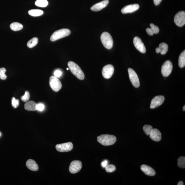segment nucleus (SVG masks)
Masks as SVG:
<instances>
[{
  "instance_id": "f257e3e1",
  "label": "nucleus",
  "mask_w": 185,
  "mask_h": 185,
  "mask_svg": "<svg viewBox=\"0 0 185 185\" xmlns=\"http://www.w3.org/2000/svg\"><path fill=\"white\" fill-rule=\"evenodd\" d=\"M68 65L71 72L77 78L80 80H83L85 79V74L77 64L70 61L68 62Z\"/></svg>"
},
{
  "instance_id": "f03ea898",
  "label": "nucleus",
  "mask_w": 185,
  "mask_h": 185,
  "mask_svg": "<svg viewBox=\"0 0 185 185\" xmlns=\"http://www.w3.org/2000/svg\"><path fill=\"white\" fill-rule=\"evenodd\" d=\"M116 138L114 135L103 134L98 137V141L100 144L104 146L112 145L115 143Z\"/></svg>"
},
{
  "instance_id": "7ed1b4c3",
  "label": "nucleus",
  "mask_w": 185,
  "mask_h": 185,
  "mask_svg": "<svg viewBox=\"0 0 185 185\" xmlns=\"http://www.w3.org/2000/svg\"><path fill=\"white\" fill-rule=\"evenodd\" d=\"M70 33V31L68 29H60L53 33L51 37V41L52 42L56 41L60 38L68 36Z\"/></svg>"
},
{
  "instance_id": "20e7f679",
  "label": "nucleus",
  "mask_w": 185,
  "mask_h": 185,
  "mask_svg": "<svg viewBox=\"0 0 185 185\" xmlns=\"http://www.w3.org/2000/svg\"><path fill=\"white\" fill-rule=\"evenodd\" d=\"M102 44L106 48L111 49L113 47V41L111 35L107 32H104L100 36Z\"/></svg>"
},
{
  "instance_id": "39448f33",
  "label": "nucleus",
  "mask_w": 185,
  "mask_h": 185,
  "mask_svg": "<svg viewBox=\"0 0 185 185\" xmlns=\"http://www.w3.org/2000/svg\"><path fill=\"white\" fill-rule=\"evenodd\" d=\"M49 83L51 88L56 92H57L61 88V82L55 76L50 77Z\"/></svg>"
},
{
  "instance_id": "423d86ee",
  "label": "nucleus",
  "mask_w": 185,
  "mask_h": 185,
  "mask_svg": "<svg viewBox=\"0 0 185 185\" xmlns=\"http://www.w3.org/2000/svg\"><path fill=\"white\" fill-rule=\"evenodd\" d=\"M173 68V64L171 61L169 60H167L165 62L162 66L161 70L163 76L166 77L169 76L171 74Z\"/></svg>"
},
{
  "instance_id": "0eeeda50",
  "label": "nucleus",
  "mask_w": 185,
  "mask_h": 185,
  "mask_svg": "<svg viewBox=\"0 0 185 185\" xmlns=\"http://www.w3.org/2000/svg\"><path fill=\"white\" fill-rule=\"evenodd\" d=\"M128 71L131 83L134 87H139L140 85V81L136 73L133 69L130 68L128 69Z\"/></svg>"
},
{
  "instance_id": "6e6552de",
  "label": "nucleus",
  "mask_w": 185,
  "mask_h": 185,
  "mask_svg": "<svg viewBox=\"0 0 185 185\" xmlns=\"http://www.w3.org/2000/svg\"><path fill=\"white\" fill-rule=\"evenodd\" d=\"M175 24L179 27H182L185 24V12L181 11L175 14L174 18Z\"/></svg>"
},
{
  "instance_id": "1a4fd4ad",
  "label": "nucleus",
  "mask_w": 185,
  "mask_h": 185,
  "mask_svg": "<svg viewBox=\"0 0 185 185\" xmlns=\"http://www.w3.org/2000/svg\"><path fill=\"white\" fill-rule=\"evenodd\" d=\"M114 71V68L113 65H106L103 67L102 70V76L106 79H109L112 76Z\"/></svg>"
},
{
  "instance_id": "9d476101",
  "label": "nucleus",
  "mask_w": 185,
  "mask_h": 185,
  "mask_svg": "<svg viewBox=\"0 0 185 185\" xmlns=\"http://www.w3.org/2000/svg\"><path fill=\"white\" fill-rule=\"evenodd\" d=\"M73 148V145L70 142L57 145L56 148L57 151L61 152H68L71 151Z\"/></svg>"
},
{
  "instance_id": "9b49d317",
  "label": "nucleus",
  "mask_w": 185,
  "mask_h": 185,
  "mask_svg": "<svg viewBox=\"0 0 185 185\" xmlns=\"http://www.w3.org/2000/svg\"><path fill=\"white\" fill-rule=\"evenodd\" d=\"M165 100V98L162 95H159L155 96L152 100L151 102L150 108L154 109L162 105Z\"/></svg>"
},
{
  "instance_id": "f8f14e48",
  "label": "nucleus",
  "mask_w": 185,
  "mask_h": 185,
  "mask_svg": "<svg viewBox=\"0 0 185 185\" xmlns=\"http://www.w3.org/2000/svg\"><path fill=\"white\" fill-rule=\"evenodd\" d=\"M82 163L80 161L74 160L70 164L69 168L70 172L73 174L76 173L81 169Z\"/></svg>"
},
{
  "instance_id": "ddd939ff",
  "label": "nucleus",
  "mask_w": 185,
  "mask_h": 185,
  "mask_svg": "<svg viewBox=\"0 0 185 185\" xmlns=\"http://www.w3.org/2000/svg\"><path fill=\"white\" fill-rule=\"evenodd\" d=\"M133 42L135 47L139 51L142 53H146L145 47L140 38L136 36L134 38Z\"/></svg>"
},
{
  "instance_id": "4468645a",
  "label": "nucleus",
  "mask_w": 185,
  "mask_h": 185,
  "mask_svg": "<svg viewBox=\"0 0 185 185\" xmlns=\"http://www.w3.org/2000/svg\"><path fill=\"white\" fill-rule=\"evenodd\" d=\"M140 6L138 4L130 5L124 7L121 10L123 14L130 13L138 10Z\"/></svg>"
},
{
  "instance_id": "2eb2a0df",
  "label": "nucleus",
  "mask_w": 185,
  "mask_h": 185,
  "mask_svg": "<svg viewBox=\"0 0 185 185\" xmlns=\"http://www.w3.org/2000/svg\"><path fill=\"white\" fill-rule=\"evenodd\" d=\"M109 0H104L100 2L97 3L93 5L91 8V10L94 12H98L100 11L102 9L105 8L109 4Z\"/></svg>"
},
{
  "instance_id": "dca6fc26",
  "label": "nucleus",
  "mask_w": 185,
  "mask_h": 185,
  "mask_svg": "<svg viewBox=\"0 0 185 185\" xmlns=\"http://www.w3.org/2000/svg\"><path fill=\"white\" fill-rule=\"evenodd\" d=\"M149 135L150 138L155 141L159 142L162 139L161 133L156 129H153Z\"/></svg>"
},
{
  "instance_id": "f3484780",
  "label": "nucleus",
  "mask_w": 185,
  "mask_h": 185,
  "mask_svg": "<svg viewBox=\"0 0 185 185\" xmlns=\"http://www.w3.org/2000/svg\"><path fill=\"white\" fill-rule=\"evenodd\" d=\"M141 169L146 175L153 176L156 174V172L152 168L146 165H143L141 167Z\"/></svg>"
},
{
  "instance_id": "a211bd4d",
  "label": "nucleus",
  "mask_w": 185,
  "mask_h": 185,
  "mask_svg": "<svg viewBox=\"0 0 185 185\" xmlns=\"http://www.w3.org/2000/svg\"><path fill=\"white\" fill-rule=\"evenodd\" d=\"M27 167L33 171H37L38 169V166L36 162L32 159H29L26 162Z\"/></svg>"
},
{
  "instance_id": "6ab92c4d",
  "label": "nucleus",
  "mask_w": 185,
  "mask_h": 185,
  "mask_svg": "<svg viewBox=\"0 0 185 185\" xmlns=\"http://www.w3.org/2000/svg\"><path fill=\"white\" fill-rule=\"evenodd\" d=\"M37 104L33 101L27 102L25 105V110L28 111H36L37 110Z\"/></svg>"
},
{
  "instance_id": "aec40b11",
  "label": "nucleus",
  "mask_w": 185,
  "mask_h": 185,
  "mask_svg": "<svg viewBox=\"0 0 185 185\" xmlns=\"http://www.w3.org/2000/svg\"><path fill=\"white\" fill-rule=\"evenodd\" d=\"M179 66L182 68L185 66V51H183L180 55L179 58Z\"/></svg>"
},
{
  "instance_id": "412c9836",
  "label": "nucleus",
  "mask_w": 185,
  "mask_h": 185,
  "mask_svg": "<svg viewBox=\"0 0 185 185\" xmlns=\"http://www.w3.org/2000/svg\"><path fill=\"white\" fill-rule=\"evenodd\" d=\"M160 53L162 55L166 54L168 51V45L165 43H161L159 45Z\"/></svg>"
},
{
  "instance_id": "4be33fe9",
  "label": "nucleus",
  "mask_w": 185,
  "mask_h": 185,
  "mask_svg": "<svg viewBox=\"0 0 185 185\" xmlns=\"http://www.w3.org/2000/svg\"><path fill=\"white\" fill-rule=\"evenodd\" d=\"M10 27L13 31H18L21 30L23 28V26L19 23H14L11 24Z\"/></svg>"
},
{
  "instance_id": "5701e85b",
  "label": "nucleus",
  "mask_w": 185,
  "mask_h": 185,
  "mask_svg": "<svg viewBox=\"0 0 185 185\" xmlns=\"http://www.w3.org/2000/svg\"><path fill=\"white\" fill-rule=\"evenodd\" d=\"M28 13L32 16H38L42 15L44 12L42 10H29Z\"/></svg>"
},
{
  "instance_id": "b1692460",
  "label": "nucleus",
  "mask_w": 185,
  "mask_h": 185,
  "mask_svg": "<svg viewBox=\"0 0 185 185\" xmlns=\"http://www.w3.org/2000/svg\"><path fill=\"white\" fill-rule=\"evenodd\" d=\"M38 39L37 38H34L29 41L27 43V46L29 48H32L37 44Z\"/></svg>"
},
{
  "instance_id": "393cba45",
  "label": "nucleus",
  "mask_w": 185,
  "mask_h": 185,
  "mask_svg": "<svg viewBox=\"0 0 185 185\" xmlns=\"http://www.w3.org/2000/svg\"><path fill=\"white\" fill-rule=\"evenodd\" d=\"M35 4L38 7H45L48 5V2L47 0H37L35 2Z\"/></svg>"
},
{
  "instance_id": "a878e982",
  "label": "nucleus",
  "mask_w": 185,
  "mask_h": 185,
  "mask_svg": "<svg viewBox=\"0 0 185 185\" xmlns=\"http://www.w3.org/2000/svg\"><path fill=\"white\" fill-rule=\"evenodd\" d=\"M177 166L180 168H185V157H180L177 159Z\"/></svg>"
},
{
  "instance_id": "bb28decb",
  "label": "nucleus",
  "mask_w": 185,
  "mask_h": 185,
  "mask_svg": "<svg viewBox=\"0 0 185 185\" xmlns=\"http://www.w3.org/2000/svg\"><path fill=\"white\" fill-rule=\"evenodd\" d=\"M153 129L152 127L151 126L149 125H145L143 128V129L145 133L147 135H150Z\"/></svg>"
},
{
  "instance_id": "cd10ccee",
  "label": "nucleus",
  "mask_w": 185,
  "mask_h": 185,
  "mask_svg": "<svg viewBox=\"0 0 185 185\" xmlns=\"http://www.w3.org/2000/svg\"><path fill=\"white\" fill-rule=\"evenodd\" d=\"M106 171L108 173H113L116 170V168L113 165H109L105 167Z\"/></svg>"
},
{
  "instance_id": "c85d7f7f",
  "label": "nucleus",
  "mask_w": 185,
  "mask_h": 185,
  "mask_svg": "<svg viewBox=\"0 0 185 185\" xmlns=\"http://www.w3.org/2000/svg\"><path fill=\"white\" fill-rule=\"evenodd\" d=\"M6 71V69L4 68H0V79H1L2 80L6 79L7 76L5 74Z\"/></svg>"
},
{
  "instance_id": "c756f323",
  "label": "nucleus",
  "mask_w": 185,
  "mask_h": 185,
  "mask_svg": "<svg viewBox=\"0 0 185 185\" xmlns=\"http://www.w3.org/2000/svg\"><path fill=\"white\" fill-rule=\"evenodd\" d=\"M30 93L28 91H26L25 92V94L21 97V99L23 102H27L30 99Z\"/></svg>"
},
{
  "instance_id": "7c9ffc66",
  "label": "nucleus",
  "mask_w": 185,
  "mask_h": 185,
  "mask_svg": "<svg viewBox=\"0 0 185 185\" xmlns=\"http://www.w3.org/2000/svg\"><path fill=\"white\" fill-rule=\"evenodd\" d=\"M151 28L154 34H157L159 32V27L155 25L153 23H151L150 25Z\"/></svg>"
},
{
  "instance_id": "2f4dec72",
  "label": "nucleus",
  "mask_w": 185,
  "mask_h": 185,
  "mask_svg": "<svg viewBox=\"0 0 185 185\" xmlns=\"http://www.w3.org/2000/svg\"><path fill=\"white\" fill-rule=\"evenodd\" d=\"M12 105L14 109H16L19 105V100L16 99L14 97L12 99Z\"/></svg>"
},
{
  "instance_id": "473e14b6",
  "label": "nucleus",
  "mask_w": 185,
  "mask_h": 185,
  "mask_svg": "<svg viewBox=\"0 0 185 185\" xmlns=\"http://www.w3.org/2000/svg\"><path fill=\"white\" fill-rule=\"evenodd\" d=\"M37 110L42 111H43L45 109V106L44 104L42 103H38L37 104Z\"/></svg>"
},
{
  "instance_id": "72a5a7b5",
  "label": "nucleus",
  "mask_w": 185,
  "mask_h": 185,
  "mask_svg": "<svg viewBox=\"0 0 185 185\" xmlns=\"http://www.w3.org/2000/svg\"><path fill=\"white\" fill-rule=\"evenodd\" d=\"M62 72L61 71L57 70L54 72V76L57 78H60L62 76Z\"/></svg>"
},
{
  "instance_id": "f704fd0d",
  "label": "nucleus",
  "mask_w": 185,
  "mask_h": 185,
  "mask_svg": "<svg viewBox=\"0 0 185 185\" xmlns=\"http://www.w3.org/2000/svg\"><path fill=\"white\" fill-rule=\"evenodd\" d=\"M146 32H147V34L150 35H153L154 34L151 28H148L146 29Z\"/></svg>"
},
{
  "instance_id": "c9c22d12",
  "label": "nucleus",
  "mask_w": 185,
  "mask_h": 185,
  "mask_svg": "<svg viewBox=\"0 0 185 185\" xmlns=\"http://www.w3.org/2000/svg\"><path fill=\"white\" fill-rule=\"evenodd\" d=\"M108 161L107 160H105L102 163V166L103 168H105L108 165Z\"/></svg>"
},
{
  "instance_id": "e433bc0d",
  "label": "nucleus",
  "mask_w": 185,
  "mask_h": 185,
  "mask_svg": "<svg viewBox=\"0 0 185 185\" xmlns=\"http://www.w3.org/2000/svg\"><path fill=\"white\" fill-rule=\"evenodd\" d=\"M154 3L155 5H157L160 4L162 0H153Z\"/></svg>"
},
{
  "instance_id": "4c0bfd02",
  "label": "nucleus",
  "mask_w": 185,
  "mask_h": 185,
  "mask_svg": "<svg viewBox=\"0 0 185 185\" xmlns=\"http://www.w3.org/2000/svg\"><path fill=\"white\" fill-rule=\"evenodd\" d=\"M156 52L157 53H160V49H159V47H157L156 49Z\"/></svg>"
},
{
  "instance_id": "58836bf2",
  "label": "nucleus",
  "mask_w": 185,
  "mask_h": 185,
  "mask_svg": "<svg viewBox=\"0 0 185 185\" xmlns=\"http://www.w3.org/2000/svg\"><path fill=\"white\" fill-rule=\"evenodd\" d=\"M177 185H184V182L182 181H180L177 184Z\"/></svg>"
},
{
  "instance_id": "ea45409f",
  "label": "nucleus",
  "mask_w": 185,
  "mask_h": 185,
  "mask_svg": "<svg viewBox=\"0 0 185 185\" xmlns=\"http://www.w3.org/2000/svg\"><path fill=\"white\" fill-rule=\"evenodd\" d=\"M183 111H185V105L184 106V107H183Z\"/></svg>"
},
{
  "instance_id": "a19ab883",
  "label": "nucleus",
  "mask_w": 185,
  "mask_h": 185,
  "mask_svg": "<svg viewBox=\"0 0 185 185\" xmlns=\"http://www.w3.org/2000/svg\"><path fill=\"white\" fill-rule=\"evenodd\" d=\"M67 70H68L69 68H67Z\"/></svg>"
},
{
  "instance_id": "79ce46f5",
  "label": "nucleus",
  "mask_w": 185,
  "mask_h": 185,
  "mask_svg": "<svg viewBox=\"0 0 185 185\" xmlns=\"http://www.w3.org/2000/svg\"><path fill=\"white\" fill-rule=\"evenodd\" d=\"M1 133H0V136H1Z\"/></svg>"
}]
</instances>
